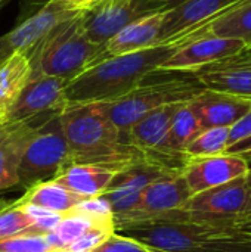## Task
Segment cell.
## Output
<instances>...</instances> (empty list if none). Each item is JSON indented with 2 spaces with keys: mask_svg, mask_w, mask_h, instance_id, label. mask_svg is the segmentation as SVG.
Here are the masks:
<instances>
[{
  "mask_svg": "<svg viewBox=\"0 0 251 252\" xmlns=\"http://www.w3.org/2000/svg\"><path fill=\"white\" fill-rule=\"evenodd\" d=\"M70 162L59 112L50 114L40 121L24 151L18 168V186L28 189L52 180Z\"/></svg>",
  "mask_w": 251,
  "mask_h": 252,
  "instance_id": "6",
  "label": "cell"
},
{
  "mask_svg": "<svg viewBox=\"0 0 251 252\" xmlns=\"http://www.w3.org/2000/svg\"><path fill=\"white\" fill-rule=\"evenodd\" d=\"M59 118L71 162L99 165L114 171L143 162L142 155L132 145L121 142L101 103L68 105L59 112Z\"/></svg>",
  "mask_w": 251,
  "mask_h": 252,
  "instance_id": "1",
  "label": "cell"
},
{
  "mask_svg": "<svg viewBox=\"0 0 251 252\" xmlns=\"http://www.w3.org/2000/svg\"><path fill=\"white\" fill-rule=\"evenodd\" d=\"M246 0H186L164 13L160 40L164 44L176 35L200 30Z\"/></svg>",
  "mask_w": 251,
  "mask_h": 252,
  "instance_id": "14",
  "label": "cell"
},
{
  "mask_svg": "<svg viewBox=\"0 0 251 252\" xmlns=\"http://www.w3.org/2000/svg\"><path fill=\"white\" fill-rule=\"evenodd\" d=\"M33 227L31 217L15 201L0 199V239L30 230Z\"/></svg>",
  "mask_w": 251,
  "mask_h": 252,
  "instance_id": "28",
  "label": "cell"
},
{
  "mask_svg": "<svg viewBox=\"0 0 251 252\" xmlns=\"http://www.w3.org/2000/svg\"><path fill=\"white\" fill-rule=\"evenodd\" d=\"M180 105L170 103L151 111L129 131V143L142 155L143 161L176 173H182L188 164L186 158L176 155L169 146L170 123Z\"/></svg>",
  "mask_w": 251,
  "mask_h": 252,
  "instance_id": "9",
  "label": "cell"
},
{
  "mask_svg": "<svg viewBox=\"0 0 251 252\" xmlns=\"http://www.w3.org/2000/svg\"><path fill=\"white\" fill-rule=\"evenodd\" d=\"M95 1H96V0H84V3H83V9L89 7V6H90V4H93ZM83 9H81V10H83Z\"/></svg>",
  "mask_w": 251,
  "mask_h": 252,
  "instance_id": "39",
  "label": "cell"
},
{
  "mask_svg": "<svg viewBox=\"0 0 251 252\" xmlns=\"http://www.w3.org/2000/svg\"><path fill=\"white\" fill-rule=\"evenodd\" d=\"M80 12L81 9L70 7L59 0H44L33 12L27 10L24 19L13 30L0 35V65L15 52L27 53L52 30Z\"/></svg>",
  "mask_w": 251,
  "mask_h": 252,
  "instance_id": "11",
  "label": "cell"
},
{
  "mask_svg": "<svg viewBox=\"0 0 251 252\" xmlns=\"http://www.w3.org/2000/svg\"><path fill=\"white\" fill-rule=\"evenodd\" d=\"M189 106L197 115L203 128H231L250 111L251 100L235 94L206 89L192 100H189Z\"/></svg>",
  "mask_w": 251,
  "mask_h": 252,
  "instance_id": "18",
  "label": "cell"
},
{
  "mask_svg": "<svg viewBox=\"0 0 251 252\" xmlns=\"http://www.w3.org/2000/svg\"><path fill=\"white\" fill-rule=\"evenodd\" d=\"M158 1L164 3L169 9H172V7H175V6H178V4H180V3H183L186 0H158Z\"/></svg>",
  "mask_w": 251,
  "mask_h": 252,
  "instance_id": "38",
  "label": "cell"
},
{
  "mask_svg": "<svg viewBox=\"0 0 251 252\" xmlns=\"http://www.w3.org/2000/svg\"><path fill=\"white\" fill-rule=\"evenodd\" d=\"M219 35V37H229L241 40L247 49L251 47V0H246L231 9L229 12L223 13L217 19H215L212 24L191 31L180 35L173 37L172 40L166 41L161 46H172V47H182L192 40H197L200 37L206 35Z\"/></svg>",
  "mask_w": 251,
  "mask_h": 252,
  "instance_id": "20",
  "label": "cell"
},
{
  "mask_svg": "<svg viewBox=\"0 0 251 252\" xmlns=\"http://www.w3.org/2000/svg\"><path fill=\"white\" fill-rule=\"evenodd\" d=\"M192 196L182 173L170 174L149 183L139 195L136 205L114 219L115 233L158 221H170Z\"/></svg>",
  "mask_w": 251,
  "mask_h": 252,
  "instance_id": "8",
  "label": "cell"
},
{
  "mask_svg": "<svg viewBox=\"0 0 251 252\" xmlns=\"http://www.w3.org/2000/svg\"><path fill=\"white\" fill-rule=\"evenodd\" d=\"M92 252H155L145 247L143 244L123 236L120 233L109 235L99 247H96Z\"/></svg>",
  "mask_w": 251,
  "mask_h": 252,
  "instance_id": "32",
  "label": "cell"
},
{
  "mask_svg": "<svg viewBox=\"0 0 251 252\" xmlns=\"http://www.w3.org/2000/svg\"><path fill=\"white\" fill-rule=\"evenodd\" d=\"M115 233L114 226L111 224H98L77 238L74 242L67 245L65 248L56 252H92L96 247H99L109 235Z\"/></svg>",
  "mask_w": 251,
  "mask_h": 252,
  "instance_id": "30",
  "label": "cell"
},
{
  "mask_svg": "<svg viewBox=\"0 0 251 252\" xmlns=\"http://www.w3.org/2000/svg\"><path fill=\"white\" fill-rule=\"evenodd\" d=\"M164 13L166 12H160L146 18H142L136 22L129 24L123 30H120L114 37H111L104 44L107 58L135 53V52L157 46L160 40Z\"/></svg>",
  "mask_w": 251,
  "mask_h": 252,
  "instance_id": "21",
  "label": "cell"
},
{
  "mask_svg": "<svg viewBox=\"0 0 251 252\" xmlns=\"http://www.w3.org/2000/svg\"><path fill=\"white\" fill-rule=\"evenodd\" d=\"M194 74L206 89L251 100V47Z\"/></svg>",
  "mask_w": 251,
  "mask_h": 252,
  "instance_id": "17",
  "label": "cell"
},
{
  "mask_svg": "<svg viewBox=\"0 0 251 252\" xmlns=\"http://www.w3.org/2000/svg\"><path fill=\"white\" fill-rule=\"evenodd\" d=\"M249 174V173H247ZM247 176L192 195L170 221H191L219 229H235L247 199Z\"/></svg>",
  "mask_w": 251,
  "mask_h": 252,
  "instance_id": "7",
  "label": "cell"
},
{
  "mask_svg": "<svg viewBox=\"0 0 251 252\" xmlns=\"http://www.w3.org/2000/svg\"><path fill=\"white\" fill-rule=\"evenodd\" d=\"M203 126L200 124L197 115L189 106V102H185L179 106L176 114L172 118L170 128H169V146L170 149L183 158L188 159L185 155L186 148L189 143L203 131ZM189 161V159H188Z\"/></svg>",
  "mask_w": 251,
  "mask_h": 252,
  "instance_id": "25",
  "label": "cell"
},
{
  "mask_svg": "<svg viewBox=\"0 0 251 252\" xmlns=\"http://www.w3.org/2000/svg\"><path fill=\"white\" fill-rule=\"evenodd\" d=\"M120 235L155 252H251V238L238 230L191 221H158Z\"/></svg>",
  "mask_w": 251,
  "mask_h": 252,
  "instance_id": "5",
  "label": "cell"
},
{
  "mask_svg": "<svg viewBox=\"0 0 251 252\" xmlns=\"http://www.w3.org/2000/svg\"><path fill=\"white\" fill-rule=\"evenodd\" d=\"M59 1H62L74 9H83V3H84V0H59Z\"/></svg>",
  "mask_w": 251,
  "mask_h": 252,
  "instance_id": "37",
  "label": "cell"
},
{
  "mask_svg": "<svg viewBox=\"0 0 251 252\" xmlns=\"http://www.w3.org/2000/svg\"><path fill=\"white\" fill-rule=\"evenodd\" d=\"M170 174H178V173L164 170L161 167L152 165L145 161L138 162L123 171H118L112 179L107 192L102 195L111 205L114 219L129 213L136 205L141 192L149 183Z\"/></svg>",
  "mask_w": 251,
  "mask_h": 252,
  "instance_id": "16",
  "label": "cell"
},
{
  "mask_svg": "<svg viewBox=\"0 0 251 252\" xmlns=\"http://www.w3.org/2000/svg\"><path fill=\"white\" fill-rule=\"evenodd\" d=\"M250 164L234 154H222L209 158L189 159L182 176L192 195L226 185L247 176Z\"/></svg>",
  "mask_w": 251,
  "mask_h": 252,
  "instance_id": "15",
  "label": "cell"
},
{
  "mask_svg": "<svg viewBox=\"0 0 251 252\" xmlns=\"http://www.w3.org/2000/svg\"><path fill=\"white\" fill-rule=\"evenodd\" d=\"M229 146V127L204 128L186 148L188 159L222 155Z\"/></svg>",
  "mask_w": 251,
  "mask_h": 252,
  "instance_id": "27",
  "label": "cell"
},
{
  "mask_svg": "<svg viewBox=\"0 0 251 252\" xmlns=\"http://www.w3.org/2000/svg\"><path fill=\"white\" fill-rule=\"evenodd\" d=\"M175 52L176 47L172 46H154L135 53L111 56L92 65L67 84V106L107 103L126 96Z\"/></svg>",
  "mask_w": 251,
  "mask_h": 252,
  "instance_id": "2",
  "label": "cell"
},
{
  "mask_svg": "<svg viewBox=\"0 0 251 252\" xmlns=\"http://www.w3.org/2000/svg\"><path fill=\"white\" fill-rule=\"evenodd\" d=\"M117 173L118 171L99 165L70 162L52 180L81 199H89L102 196Z\"/></svg>",
  "mask_w": 251,
  "mask_h": 252,
  "instance_id": "22",
  "label": "cell"
},
{
  "mask_svg": "<svg viewBox=\"0 0 251 252\" xmlns=\"http://www.w3.org/2000/svg\"><path fill=\"white\" fill-rule=\"evenodd\" d=\"M83 199L80 196L53 180H46L25 189V193L16 199L19 205H34L59 214L72 210Z\"/></svg>",
  "mask_w": 251,
  "mask_h": 252,
  "instance_id": "24",
  "label": "cell"
},
{
  "mask_svg": "<svg viewBox=\"0 0 251 252\" xmlns=\"http://www.w3.org/2000/svg\"><path fill=\"white\" fill-rule=\"evenodd\" d=\"M50 244L47 233L21 232L0 239V252H49Z\"/></svg>",
  "mask_w": 251,
  "mask_h": 252,
  "instance_id": "29",
  "label": "cell"
},
{
  "mask_svg": "<svg viewBox=\"0 0 251 252\" xmlns=\"http://www.w3.org/2000/svg\"><path fill=\"white\" fill-rule=\"evenodd\" d=\"M68 81L59 77H31L15 103L0 118L1 124H13L47 114L61 112L65 106V87Z\"/></svg>",
  "mask_w": 251,
  "mask_h": 252,
  "instance_id": "12",
  "label": "cell"
},
{
  "mask_svg": "<svg viewBox=\"0 0 251 252\" xmlns=\"http://www.w3.org/2000/svg\"><path fill=\"white\" fill-rule=\"evenodd\" d=\"M203 90L206 87L194 72L155 69L126 96L101 105L115 126L121 142L130 145L129 131L136 121L164 105L189 102Z\"/></svg>",
  "mask_w": 251,
  "mask_h": 252,
  "instance_id": "3",
  "label": "cell"
},
{
  "mask_svg": "<svg viewBox=\"0 0 251 252\" xmlns=\"http://www.w3.org/2000/svg\"><path fill=\"white\" fill-rule=\"evenodd\" d=\"M31 75V63L24 52H15L0 65V118L15 103Z\"/></svg>",
  "mask_w": 251,
  "mask_h": 252,
  "instance_id": "23",
  "label": "cell"
},
{
  "mask_svg": "<svg viewBox=\"0 0 251 252\" xmlns=\"http://www.w3.org/2000/svg\"><path fill=\"white\" fill-rule=\"evenodd\" d=\"M226 154H234V155H237V157L243 158L244 161H247V162L250 164L251 162V136L250 137H247V139H244V140H241V142H238V143H235V145H232V146H229V148L226 149Z\"/></svg>",
  "mask_w": 251,
  "mask_h": 252,
  "instance_id": "34",
  "label": "cell"
},
{
  "mask_svg": "<svg viewBox=\"0 0 251 252\" xmlns=\"http://www.w3.org/2000/svg\"><path fill=\"white\" fill-rule=\"evenodd\" d=\"M244 49L247 47L241 40L210 34L176 49V52L167 61H164L158 69L197 72L209 65L232 58L241 53Z\"/></svg>",
  "mask_w": 251,
  "mask_h": 252,
  "instance_id": "13",
  "label": "cell"
},
{
  "mask_svg": "<svg viewBox=\"0 0 251 252\" xmlns=\"http://www.w3.org/2000/svg\"><path fill=\"white\" fill-rule=\"evenodd\" d=\"M98 224H108V223H98L93 219H90L89 216H86L74 208L64 213L59 224L50 233H47V239L50 244L49 252H56L65 248L67 245L74 242L77 238H80L83 233H86L89 229H92L93 226H98ZM111 226H114V224H111Z\"/></svg>",
  "mask_w": 251,
  "mask_h": 252,
  "instance_id": "26",
  "label": "cell"
},
{
  "mask_svg": "<svg viewBox=\"0 0 251 252\" xmlns=\"http://www.w3.org/2000/svg\"><path fill=\"white\" fill-rule=\"evenodd\" d=\"M47 115L0 126V193L18 186V168L24 151L37 126Z\"/></svg>",
  "mask_w": 251,
  "mask_h": 252,
  "instance_id": "19",
  "label": "cell"
},
{
  "mask_svg": "<svg viewBox=\"0 0 251 252\" xmlns=\"http://www.w3.org/2000/svg\"><path fill=\"white\" fill-rule=\"evenodd\" d=\"M235 230H238L240 233H243V235H246V236L251 238V219H249V220H244V221H241V223H238V224H237V227H235Z\"/></svg>",
  "mask_w": 251,
  "mask_h": 252,
  "instance_id": "36",
  "label": "cell"
},
{
  "mask_svg": "<svg viewBox=\"0 0 251 252\" xmlns=\"http://www.w3.org/2000/svg\"><path fill=\"white\" fill-rule=\"evenodd\" d=\"M7 1H9V0H0V10L7 4Z\"/></svg>",
  "mask_w": 251,
  "mask_h": 252,
  "instance_id": "40",
  "label": "cell"
},
{
  "mask_svg": "<svg viewBox=\"0 0 251 252\" xmlns=\"http://www.w3.org/2000/svg\"><path fill=\"white\" fill-rule=\"evenodd\" d=\"M251 136V108L250 111L240 120L237 121L231 128H229V146L247 139ZM228 146V148H229Z\"/></svg>",
  "mask_w": 251,
  "mask_h": 252,
  "instance_id": "33",
  "label": "cell"
},
{
  "mask_svg": "<svg viewBox=\"0 0 251 252\" xmlns=\"http://www.w3.org/2000/svg\"><path fill=\"white\" fill-rule=\"evenodd\" d=\"M81 12L52 30L25 55L33 75H50L68 83L92 65L107 59L105 46L90 41L81 25Z\"/></svg>",
  "mask_w": 251,
  "mask_h": 252,
  "instance_id": "4",
  "label": "cell"
},
{
  "mask_svg": "<svg viewBox=\"0 0 251 252\" xmlns=\"http://www.w3.org/2000/svg\"><path fill=\"white\" fill-rule=\"evenodd\" d=\"M166 10L169 7L158 0H96L80 18L87 38L104 46L129 24Z\"/></svg>",
  "mask_w": 251,
  "mask_h": 252,
  "instance_id": "10",
  "label": "cell"
},
{
  "mask_svg": "<svg viewBox=\"0 0 251 252\" xmlns=\"http://www.w3.org/2000/svg\"><path fill=\"white\" fill-rule=\"evenodd\" d=\"M247 183H249V189H247V199H246V205L243 210V216H241V221L251 219V168L247 174ZM240 221V223H241Z\"/></svg>",
  "mask_w": 251,
  "mask_h": 252,
  "instance_id": "35",
  "label": "cell"
},
{
  "mask_svg": "<svg viewBox=\"0 0 251 252\" xmlns=\"http://www.w3.org/2000/svg\"><path fill=\"white\" fill-rule=\"evenodd\" d=\"M25 213L31 217L33 220V227L30 229V232H36V233H50L61 221L62 214L59 213H53L44 208H38L34 205H21Z\"/></svg>",
  "mask_w": 251,
  "mask_h": 252,
  "instance_id": "31",
  "label": "cell"
}]
</instances>
